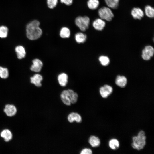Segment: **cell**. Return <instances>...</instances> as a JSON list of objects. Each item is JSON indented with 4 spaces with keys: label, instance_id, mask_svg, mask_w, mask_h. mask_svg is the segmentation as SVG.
<instances>
[{
    "label": "cell",
    "instance_id": "1",
    "mask_svg": "<svg viewBox=\"0 0 154 154\" xmlns=\"http://www.w3.org/2000/svg\"><path fill=\"white\" fill-rule=\"evenodd\" d=\"M40 22L37 20H33L29 23L26 27V35L29 40H34L39 38L42 35V31L39 27Z\"/></svg>",
    "mask_w": 154,
    "mask_h": 154
},
{
    "label": "cell",
    "instance_id": "2",
    "mask_svg": "<svg viewBox=\"0 0 154 154\" xmlns=\"http://www.w3.org/2000/svg\"><path fill=\"white\" fill-rule=\"evenodd\" d=\"M61 98L64 104L70 106L71 104L76 103L78 97L76 93L71 89L63 91L60 94Z\"/></svg>",
    "mask_w": 154,
    "mask_h": 154
},
{
    "label": "cell",
    "instance_id": "3",
    "mask_svg": "<svg viewBox=\"0 0 154 154\" xmlns=\"http://www.w3.org/2000/svg\"><path fill=\"white\" fill-rule=\"evenodd\" d=\"M146 139L145 132L143 131H140L137 136H134L132 138V147L137 150L142 149L146 144Z\"/></svg>",
    "mask_w": 154,
    "mask_h": 154
},
{
    "label": "cell",
    "instance_id": "4",
    "mask_svg": "<svg viewBox=\"0 0 154 154\" xmlns=\"http://www.w3.org/2000/svg\"><path fill=\"white\" fill-rule=\"evenodd\" d=\"M98 13L100 18L108 21H111L114 16L111 9L108 7L100 8L98 10Z\"/></svg>",
    "mask_w": 154,
    "mask_h": 154
},
{
    "label": "cell",
    "instance_id": "5",
    "mask_svg": "<svg viewBox=\"0 0 154 154\" xmlns=\"http://www.w3.org/2000/svg\"><path fill=\"white\" fill-rule=\"evenodd\" d=\"M76 25L82 31H85L88 29L90 22L89 18L87 16L77 17L75 20Z\"/></svg>",
    "mask_w": 154,
    "mask_h": 154
},
{
    "label": "cell",
    "instance_id": "6",
    "mask_svg": "<svg viewBox=\"0 0 154 154\" xmlns=\"http://www.w3.org/2000/svg\"><path fill=\"white\" fill-rule=\"evenodd\" d=\"M154 53V49L153 47L150 45L147 46L142 51V58L145 60H149L153 56Z\"/></svg>",
    "mask_w": 154,
    "mask_h": 154
},
{
    "label": "cell",
    "instance_id": "7",
    "mask_svg": "<svg viewBox=\"0 0 154 154\" xmlns=\"http://www.w3.org/2000/svg\"><path fill=\"white\" fill-rule=\"evenodd\" d=\"M131 13L132 17L135 19L141 20L144 15V11L141 8L138 7L133 8Z\"/></svg>",
    "mask_w": 154,
    "mask_h": 154
},
{
    "label": "cell",
    "instance_id": "8",
    "mask_svg": "<svg viewBox=\"0 0 154 154\" xmlns=\"http://www.w3.org/2000/svg\"><path fill=\"white\" fill-rule=\"evenodd\" d=\"M106 24L105 21L100 18L95 19L92 23L94 28L98 31L102 30L105 27Z\"/></svg>",
    "mask_w": 154,
    "mask_h": 154
},
{
    "label": "cell",
    "instance_id": "9",
    "mask_svg": "<svg viewBox=\"0 0 154 154\" xmlns=\"http://www.w3.org/2000/svg\"><path fill=\"white\" fill-rule=\"evenodd\" d=\"M113 89L111 86L108 85H105L100 88V93L101 96L103 98H106L112 92Z\"/></svg>",
    "mask_w": 154,
    "mask_h": 154
},
{
    "label": "cell",
    "instance_id": "10",
    "mask_svg": "<svg viewBox=\"0 0 154 154\" xmlns=\"http://www.w3.org/2000/svg\"><path fill=\"white\" fill-rule=\"evenodd\" d=\"M32 63L30 67L31 70L36 72H40L43 65L42 61L38 59H35L33 60Z\"/></svg>",
    "mask_w": 154,
    "mask_h": 154
},
{
    "label": "cell",
    "instance_id": "11",
    "mask_svg": "<svg viewBox=\"0 0 154 154\" xmlns=\"http://www.w3.org/2000/svg\"><path fill=\"white\" fill-rule=\"evenodd\" d=\"M4 112L8 116H12L15 115L17 111L16 107L13 105L7 104L5 105L4 109Z\"/></svg>",
    "mask_w": 154,
    "mask_h": 154
},
{
    "label": "cell",
    "instance_id": "12",
    "mask_svg": "<svg viewBox=\"0 0 154 154\" xmlns=\"http://www.w3.org/2000/svg\"><path fill=\"white\" fill-rule=\"evenodd\" d=\"M31 82L34 84L36 86L40 87L42 86L41 82L43 77L41 75L39 74H36L30 78Z\"/></svg>",
    "mask_w": 154,
    "mask_h": 154
},
{
    "label": "cell",
    "instance_id": "13",
    "mask_svg": "<svg viewBox=\"0 0 154 154\" xmlns=\"http://www.w3.org/2000/svg\"><path fill=\"white\" fill-rule=\"evenodd\" d=\"M68 119L69 122L72 123L74 121L80 123L82 121L81 116L77 113L72 112L70 113L68 116Z\"/></svg>",
    "mask_w": 154,
    "mask_h": 154
},
{
    "label": "cell",
    "instance_id": "14",
    "mask_svg": "<svg viewBox=\"0 0 154 154\" xmlns=\"http://www.w3.org/2000/svg\"><path fill=\"white\" fill-rule=\"evenodd\" d=\"M68 76L65 73L60 74L58 76V80L59 84L62 86H65L67 84Z\"/></svg>",
    "mask_w": 154,
    "mask_h": 154
},
{
    "label": "cell",
    "instance_id": "15",
    "mask_svg": "<svg viewBox=\"0 0 154 154\" xmlns=\"http://www.w3.org/2000/svg\"><path fill=\"white\" fill-rule=\"evenodd\" d=\"M17 57L19 59H21L24 58L26 54L24 48L22 46H17L15 49Z\"/></svg>",
    "mask_w": 154,
    "mask_h": 154
},
{
    "label": "cell",
    "instance_id": "16",
    "mask_svg": "<svg viewBox=\"0 0 154 154\" xmlns=\"http://www.w3.org/2000/svg\"><path fill=\"white\" fill-rule=\"evenodd\" d=\"M127 83V79L124 76H118L116 80V83L117 85L122 88L125 87Z\"/></svg>",
    "mask_w": 154,
    "mask_h": 154
},
{
    "label": "cell",
    "instance_id": "17",
    "mask_svg": "<svg viewBox=\"0 0 154 154\" xmlns=\"http://www.w3.org/2000/svg\"><path fill=\"white\" fill-rule=\"evenodd\" d=\"M75 38L76 42L78 43L84 42L87 39L86 35L82 32H78L76 34Z\"/></svg>",
    "mask_w": 154,
    "mask_h": 154
},
{
    "label": "cell",
    "instance_id": "18",
    "mask_svg": "<svg viewBox=\"0 0 154 154\" xmlns=\"http://www.w3.org/2000/svg\"><path fill=\"white\" fill-rule=\"evenodd\" d=\"M1 136L6 142H8L12 138V135L10 131L7 129L3 130L0 133Z\"/></svg>",
    "mask_w": 154,
    "mask_h": 154
},
{
    "label": "cell",
    "instance_id": "19",
    "mask_svg": "<svg viewBox=\"0 0 154 154\" xmlns=\"http://www.w3.org/2000/svg\"><path fill=\"white\" fill-rule=\"evenodd\" d=\"M120 0H104L108 7L113 9H117L119 5Z\"/></svg>",
    "mask_w": 154,
    "mask_h": 154
},
{
    "label": "cell",
    "instance_id": "20",
    "mask_svg": "<svg viewBox=\"0 0 154 154\" xmlns=\"http://www.w3.org/2000/svg\"><path fill=\"white\" fill-rule=\"evenodd\" d=\"M88 142L90 145L94 147L99 146L100 143V139L97 137L94 136L90 137Z\"/></svg>",
    "mask_w": 154,
    "mask_h": 154
},
{
    "label": "cell",
    "instance_id": "21",
    "mask_svg": "<svg viewBox=\"0 0 154 154\" xmlns=\"http://www.w3.org/2000/svg\"><path fill=\"white\" fill-rule=\"evenodd\" d=\"M145 13L146 15L149 18H152L154 17V8L150 5H147L145 7Z\"/></svg>",
    "mask_w": 154,
    "mask_h": 154
},
{
    "label": "cell",
    "instance_id": "22",
    "mask_svg": "<svg viewBox=\"0 0 154 154\" xmlns=\"http://www.w3.org/2000/svg\"><path fill=\"white\" fill-rule=\"evenodd\" d=\"M70 35V29L67 27H63L60 29V35L62 38H68Z\"/></svg>",
    "mask_w": 154,
    "mask_h": 154
},
{
    "label": "cell",
    "instance_id": "23",
    "mask_svg": "<svg viewBox=\"0 0 154 154\" xmlns=\"http://www.w3.org/2000/svg\"><path fill=\"white\" fill-rule=\"evenodd\" d=\"M100 4L98 0H88L87 5L88 8L91 10H95L97 9Z\"/></svg>",
    "mask_w": 154,
    "mask_h": 154
},
{
    "label": "cell",
    "instance_id": "24",
    "mask_svg": "<svg viewBox=\"0 0 154 154\" xmlns=\"http://www.w3.org/2000/svg\"><path fill=\"white\" fill-rule=\"evenodd\" d=\"M109 146L112 149H116L119 146V143L117 139L114 138L112 139L109 141Z\"/></svg>",
    "mask_w": 154,
    "mask_h": 154
},
{
    "label": "cell",
    "instance_id": "25",
    "mask_svg": "<svg viewBox=\"0 0 154 154\" xmlns=\"http://www.w3.org/2000/svg\"><path fill=\"white\" fill-rule=\"evenodd\" d=\"M9 76L8 69L5 68L0 66V77L3 79L7 78Z\"/></svg>",
    "mask_w": 154,
    "mask_h": 154
},
{
    "label": "cell",
    "instance_id": "26",
    "mask_svg": "<svg viewBox=\"0 0 154 154\" xmlns=\"http://www.w3.org/2000/svg\"><path fill=\"white\" fill-rule=\"evenodd\" d=\"M8 29L6 26L0 27V37L5 38L7 37L8 35Z\"/></svg>",
    "mask_w": 154,
    "mask_h": 154
},
{
    "label": "cell",
    "instance_id": "27",
    "mask_svg": "<svg viewBox=\"0 0 154 154\" xmlns=\"http://www.w3.org/2000/svg\"><path fill=\"white\" fill-rule=\"evenodd\" d=\"M99 60L101 64L104 66L108 65L110 62V60L107 56H102L99 58Z\"/></svg>",
    "mask_w": 154,
    "mask_h": 154
},
{
    "label": "cell",
    "instance_id": "28",
    "mask_svg": "<svg viewBox=\"0 0 154 154\" xmlns=\"http://www.w3.org/2000/svg\"><path fill=\"white\" fill-rule=\"evenodd\" d=\"M47 3L48 8L53 9L56 7L58 3V0H47Z\"/></svg>",
    "mask_w": 154,
    "mask_h": 154
},
{
    "label": "cell",
    "instance_id": "29",
    "mask_svg": "<svg viewBox=\"0 0 154 154\" xmlns=\"http://www.w3.org/2000/svg\"><path fill=\"white\" fill-rule=\"evenodd\" d=\"M92 150L89 148H85L83 149L81 151V154H92Z\"/></svg>",
    "mask_w": 154,
    "mask_h": 154
},
{
    "label": "cell",
    "instance_id": "30",
    "mask_svg": "<svg viewBox=\"0 0 154 154\" xmlns=\"http://www.w3.org/2000/svg\"><path fill=\"white\" fill-rule=\"evenodd\" d=\"M62 3H64L67 5H70L72 3L73 0H60Z\"/></svg>",
    "mask_w": 154,
    "mask_h": 154
}]
</instances>
